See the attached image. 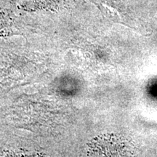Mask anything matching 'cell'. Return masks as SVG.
<instances>
[{
    "instance_id": "cell-1",
    "label": "cell",
    "mask_w": 157,
    "mask_h": 157,
    "mask_svg": "<svg viewBox=\"0 0 157 157\" xmlns=\"http://www.w3.org/2000/svg\"><path fill=\"white\" fill-rule=\"evenodd\" d=\"M87 157H136L134 147L126 139L115 135H105L95 139Z\"/></svg>"
}]
</instances>
